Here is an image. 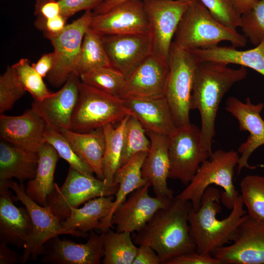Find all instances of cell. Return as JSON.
Instances as JSON below:
<instances>
[{
  "label": "cell",
  "mask_w": 264,
  "mask_h": 264,
  "mask_svg": "<svg viewBox=\"0 0 264 264\" xmlns=\"http://www.w3.org/2000/svg\"><path fill=\"white\" fill-rule=\"evenodd\" d=\"M46 124L32 108L22 114L9 116L0 114V139L24 149L38 152L45 142Z\"/></svg>",
  "instance_id": "d6986e66"
},
{
  "label": "cell",
  "mask_w": 264,
  "mask_h": 264,
  "mask_svg": "<svg viewBox=\"0 0 264 264\" xmlns=\"http://www.w3.org/2000/svg\"><path fill=\"white\" fill-rule=\"evenodd\" d=\"M123 99L125 107L146 132L170 136L176 132L177 127L164 96H129Z\"/></svg>",
  "instance_id": "44dd1931"
},
{
  "label": "cell",
  "mask_w": 264,
  "mask_h": 264,
  "mask_svg": "<svg viewBox=\"0 0 264 264\" xmlns=\"http://www.w3.org/2000/svg\"><path fill=\"white\" fill-rule=\"evenodd\" d=\"M111 66L126 76L151 54L148 34L103 36Z\"/></svg>",
  "instance_id": "7402d4cb"
},
{
  "label": "cell",
  "mask_w": 264,
  "mask_h": 264,
  "mask_svg": "<svg viewBox=\"0 0 264 264\" xmlns=\"http://www.w3.org/2000/svg\"><path fill=\"white\" fill-rule=\"evenodd\" d=\"M79 77L83 83L119 97L126 78L124 74L112 66L94 68L81 74Z\"/></svg>",
  "instance_id": "e575fe53"
},
{
  "label": "cell",
  "mask_w": 264,
  "mask_h": 264,
  "mask_svg": "<svg viewBox=\"0 0 264 264\" xmlns=\"http://www.w3.org/2000/svg\"><path fill=\"white\" fill-rule=\"evenodd\" d=\"M169 140V178L187 185L212 154L201 146L200 128L191 123L178 127Z\"/></svg>",
  "instance_id": "8fae6325"
},
{
  "label": "cell",
  "mask_w": 264,
  "mask_h": 264,
  "mask_svg": "<svg viewBox=\"0 0 264 264\" xmlns=\"http://www.w3.org/2000/svg\"><path fill=\"white\" fill-rule=\"evenodd\" d=\"M240 27L255 46L264 39V0H256L252 7L241 15Z\"/></svg>",
  "instance_id": "f35d334b"
},
{
  "label": "cell",
  "mask_w": 264,
  "mask_h": 264,
  "mask_svg": "<svg viewBox=\"0 0 264 264\" xmlns=\"http://www.w3.org/2000/svg\"><path fill=\"white\" fill-rule=\"evenodd\" d=\"M143 1L148 21L151 54L168 63L170 48L178 25L193 1Z\"/></svg>",
  "instance_id": "30bf717a"
},
{
  "label": "cell",
  "mask_w": 264,
  "mask_h": 264,
  "mask_svg": "<svg viewBox=\"0 0 264 264\" xmlns=\"http://www.w3.org/2000/svg\"><path fill=\"white\" fill-rule=\"evenodd\" d=\"M146 133V130L140 123L130 114L124 129L120 167L136 154L149 152L151 142Z\"/></svg>",
  "instance_id": "d590c367"
},
{
  "label": "cell",
  "mask_w": 264,
  "mask_h": 264,
  "mask_svg": "<svg viewBox=\"0 0 264 264\" xmlns=\"http://www.w3.org/2000/svg\"><path fill=\"white\" fill-rule=\"evenodd\" d=\"M240 155L233 150H217L199 166L194 176L186 187L176 197L191 203L195 211L200 206L202 195L206 189L215 185L223 189L221 192V202L231 209L240 195L233 183L234 170Z\"/></svg>",
  "instance_id": "5b68a950"
},
{
  "label": "cell",
  "mask_w": 264,
  "mask_h": 264,
  "mask_svg": "<svg viewBox=\"0 0 264 264\" xmlns=\"http://www.w3.org/2000/svg\"><path fill=\"white\" fill-rule=\"evenodd\" d=\"M38 153V164L36 175L28 181L25 191L34 201L46 206L47 198L54 187V173L60 156L56 150L45 142Z\"/></svg>",
  "instance_id": "f1b7e54d"
},
{
  "label": "cell",
  "mask_w": 264,
  "mask_h": 264,
  "mask_svg": "<svg viewBox=\"0 0 264 264\" xmlns=\"http://www.w3.org/2000/svg\"><path fill=\"white\" fill-rule=\"evenodd\" d=\"M114 199L113 196L97 197L87 201L81 208H72L69 216L61 222L62 227L79 237L99 229L101 220L111 209Z\"/></svg>",
  "instance_id": "83f0119b"
},
{
  "label": "cell",
  "mask_w": 264,
  "mask_h": 264,
  "mask_svg": "<svg viewBox=\"0 0 264 264\" xmlns=\"http://www.w3.org/2000/svg\"><path fill=\"white\" fill-rule=\"evenodd\" d=\"M111 66L105 49L103 35L90 27L83 40L77 71L79 76L94 68Z\"/></svg>",
  "instance_id": "d6a6232c"
},
{
  "label": "cell",
  "mask_w": 264,
  "mask_h": 264,
  "mask_svg": "<svg viewBox=\"0 0 264 264\" xmlns=\"http://www.w3.org/2000/svg\"><path fill=\"white\" fill-rule=\"evenodd\" d=\"M67 19L61 14L47 19L37 18L35 25L44 33L56 34L65 28Z\"/></svg>",
  "instance_id": "f6af8a7d"
},
{
  "label": "cell",
  "mask_w": 264,
  "mask_h": 264,
  "mask_svg": "<svg viewBox=\"0 0 264 264\" xmlns=\"http://www.w3.org/2000/svg\"><path fill=\"white\" fill-rule=\"evenodd\" d=\"M8 180H0V240L23 248L32 234L33 226L29 212L13 203Z\"/></svg>",
  "instance_id": "603a6c76"
},
{
  "label": "cell",
  "mask_w": 264,
  "mask_h": 264,
  "mask_svg": "<svg viewBox=\"0 0 264 264\" xmlns=\"http://www.w3.org/2000/svg\"><path fill=\"white\" fill-rule=\"evenodd\" d=\"M58 0H36L34 14L37 18L47 19L61 14Z\"/></svg>",
  "instance_id": "ee69618b"
},
{
  "label": "cell",
  "mask_w": 264,
  "mask_h": 264,
  "mask_svg": "<svg viewBox=\"0 0 264 264\" xmlns=\"http://www.w3.org/2000/svg\"><path fill=\"white\" fill-rule=\"evenodd\" d=\"M232 46H216L190 51L199 62H215L233 64L249 67L264 77V39L253 48L240 50Z\"/></svg>",
  "instance_id": "d4e9b609"
},
{
  "label": "cell",
  "mask_w": 264,
  "mask_h": 264,
  "mask_svg": "<svg viewBox=\"0 0 264 264\" xmlns=\"http://www.w3.org/2000/svg\"><path fill=\"white\" fill-rule=\"evenodd\" d=\"M104 264H132L138 247L131 233L113 231L103 232Z\"/></svg>",
  "instance_id": "1f68e13d"
},
{
  "label": "cell",
  "mask_w": 264,
  "mask_h": 264,
  "mask_svg": "<svg viewBox=\"0 0 264 264\" xmlns=\"http://www.w3.org/2000/svg\"><path fill=\"white\" fill-rule=\"evenodd\" d=\"M11 66L17 81L34 100L41 101L52 94L28 59H21Z\"/></svg>",
  "instance_id": "74e56055"
},
{
  "label": "cell",
  "mask_w": 264,
  "mask_h": 264,
  "mask_svg": "<svg viewBox=\"0 0 264 264\" xmlns=\"http://www.w3.org/2000/svg\"><path fill=\"white\" fill-rule=\"evenodd\" d=\"M89 27L103 36L148 34L143 1H126L105 13L93 14Z\"/></svg>",
  "instance_id": "9a60e30c"
},
{
  "label": "cell",
  "mask_w": 264,
  "mask_h": 264,
  "mask_svg": "<svg viewBox=\"0 0 264 264\" xmlns=\"http://www.w3.org/2000/svg\"><path fill=\"white\" fill-rule=\"evenodd\" d=\"M149 181L132 192L114 211L111 224L117 232L132 233L140 230L159 209L173 199L149 194ZM175 198V197H174Z\"/></svg>",
  "instance_id": "5bb4252c"
},
{
  "label": "cell",
  "mask_w": 264,
  "mask_h": 264,
  "mask_svg": "<svg viewBox=\"0 0 264 264\" xmlns=\"http://www.w3.org/2000/svg\"><path fill=\"white\" fill-rule=\"evenodd\" d=\"M26 91L17 80L11 66H7L0 76V113L12 108Z\"/></svg>",
  "instance_id": "ab89813d"
},
{
  "label": "cell",
  "mask_w": 264,
  "mask_h": 264,
  "mask_svg": "<svg viewBox=\"0 0 264 264\" xmlns=\"http://www.w3.org/2000/svg\"><path fill=\"white\" fill-rule=\"evenodd\" d=\"M198 62L189 51L173 43L169 55V71L164 96L177 127L190 123V111L194 78Z\"/></svg>",
  "instance_id": "52a82bcc"
},
{
  "label": "cell",
  "mask_w": 264,
  "mask_h": 264,
  "mask_svg": "<svg viewBox=\"0 0 264 264\" xmlns=\"http://www.w3.org/2000/svg\"><path fill=\"white\" fill-rule=\"evenodd\" d=\"M80 82L79 76L73 73L58 91L41 101L34 100L32 108L42 117L47 126L59 131L63 129L70 130Z\"/></svg>",
  "instance_id": "ac0fdd59"
},
{
  "label": "cell",
  "mask_w": 264,
  "mask_h": 264,
  "mask_svg": "<svg viewBox=\"0 0 264 264\" xmlns=\"http://www.w3.org/2000/svg\"><path fill=\"white\" fill-rule=\"evenodd\" d=\"M131 0H105L97 7L92 10L93 14L96 15L105 13L116 5L123 2ZM187 1H194L195 0H185Z\"/></svg>",
  "instance_id": "681fc988"
},
{
  "label": "cell",
  "mask_w": 264,
  "mask_h": 264,
  "mask_svg": "<svg viewBox=\"0 0 264 264\" xmlns=\"http://www.w3.org/2000/svg\"><path fill=\"white\" fill-rule=\"evenodd\" d=\"M168 63L151 54L125 77L120 97L164 96Z\"/></svg>",
  "instance_id": "ffe728a7"
},
{
  "label": "cell",
  "mask_w": 264,
  "mask_h": 264,
  "mask_svg": "<svg viewBox=\"0 0 264 264\" xmlns=\"http://www.w3.org/2000/svg\"><path fill=\"white\" fill-rule=\"evenodd\" d=\"M150 149L142 165L143 177L151 183L155 196L172 199L174 192L168 186L170 171L169 136L146 132Z\"/></svg>",
  "instance_id": "cb8c5ba5"
},
{
  "label": "cell",
  "mask_w": 264,
  "mask_h": 264,
  "mask_svg": "<svg viewBox=\"0 0 264 264\" xmlns=\"http://www.w3.org/2000/svg\"><path fill=\"white\" fill-rule=\"evenodd\" d=\"M191 207L189 201L175 197L136 232L134 242L151 247L163 264L177 255L196 250L188 219Z\"/></svg>",
  "instance_id": "7a4b0ae2"
},
{
  "label": "cell",
  "mask_w": 264,
  "mask_h": 264,
  "mask_svg": "<svg viewBox=\"0 0 264 264\" xmlns=\"http://www.w3.org/2000/svg\"><path fill=\"white\" fill-rule=\"evenodd\" d=\"M41 255L42 262L47 264H99L104 256L103 233L91 231L84 243L54 237L44 245Z\"/></svg>",
  "instance_id": "e0dca14e"
},
{
  "label": "cell",
  "mask_w": 264,
  "mask_h": 264,
  "mask_svg": "<svg viewBox=\"0 0 264 264\" xmlns=\"http://www.w3.org/2000/svg\"><path fill=\"white\" fill-rule=\"evenodd\" d=\"M60 132L69 141L78 155L92 169L97 177L104 179L103 158L105 139L103 128L79 132L69 129Z\"/></svg>",
  "instance_id": "f546056e"
},
{
  "label": "cell",
  "mask_w": 264,
  "mask_h": 264,
  "mask_svg": "<svg viewBox=\"0 0 264 264\" xmlns=\"http://www.w3.org/2000/svg\"><path fill=\"white\" fill-rule=\"evenodd\" d=\"M212 255L222 264H264V224L247 214L232 243Z\"/></svg>",
  "instance_id": "4fadbf2b"
},
{
  "label": "cell",
  "mask_w": 264,
  "mask_h": 264,
  "mask_svg": "<svg viewBox=\"0 0 264 264\" xmlns=\"http://www.w3.org/2000/svg\"><path fill=\"white\" fill-rule=\"evenodd\" d=\"M104 0H58L61 14L68 19L83 10H93Z\"/></svg>",
  "instance_id": "7bdbcfd3"
},
{
  "label": "cell",
  "mask_w": 264,
  "mask_h": 264,
  "mask_svg": "<svg viewBox=\"0 0 264 264\" xmlns=\"http://www.w3.org/2000/svg\"><path fill=\"white\" fill-rule=\"evenodd\" d=\"M118 184L108 185L103 180L84 174L69 167L67 176L61 186L55 183L47 198V206L62 222L69 215L72 208L95 198L113 196Z\"/></svg>",
  "instance_id": "ba28073f"
},
{
  "label": "cell",
  "mask_w": 264,
  "mask_h": 264,
  "mask_svg": "<svg viewBox=\"0 0 264 264\" xmlns=\"http://www.w3.org/2000/svg\"><path fill=\"white\" fill-rule=\"evenodd\" d=\"M160 264L161 260L154 250L148 245H139L132 264Z\"/></svg>",
  "instance_id": "bcb514c9"
},
{
  "label": "cell",
  "mask_w": 264,
  "mask_h": 264,
  "mask_svg": "<svg viewBox=\"0 0 264 264\" xmlns=\"http://www.w3.org/2000/svg\"><path fill=\"white\" fill-rule=\"evenodd\" d=\"M38 153L0 142V180L17 179L20 183L33 179L38 164Z\"/></svg>",
  "instance_id": "484cf974"
},
{
  "label": "cell",
  "mask_w": 264,
  "mask_h": 264,
  "mask_svg": "<svg viewBox=\"0 0 264 264\" xmlns=\"http://www.w3.org/2000/svg\"><path fill=\"white\" fill-rule=\"evenodd\" d=\"M92 17V10L86 11L78 19L66 24L60 32L44 33L54 48V65L46 76L52 86L58 88L64 85L73 73L79 76L77 66L81 45Z\"/></svg>",
  "instance_id": "9c48e42d"
},
{
  "label": "cell",
  "mask_w": 264,
  "mask_h": 264,
  "mask_svg": "<svg viewBox=\"0 0 264 264\" xmlns=\"http://www.w3.org/2000/svg\"><path fill=\"white\" fill-rule=\"evenodd\" d=\"M8 183L17 199L28 210L33 226L32 234L25 243L20 263L24 264L30 259L35 260L41 255L44 245L54 237L63 234L79 237L77 233L63 227L61 221L48 207L42 206L29 197L23 183L19 184L12 179L8 180Z\"/></svg>",
  "instance_id": "7c38bea8"
},
{
  "label": "cell",
  "mask_w": 264,
  "mask_h": 264,
  "mask_svg": "<svg viewBox=\"0 0 264 264\" xmlns=\"http://www.w3.org/2000/svg\"><path fill=\"white\" fill-rule=\"evenodd\" d=\"M55 62L53 52L45 53L35 63L31 64L33 68L43 78L46 77L53 68Z\"/></svg>",
  "instance_id": "7dc6e473"
},
{
  "label": "cell",
  "mask_w": 264,
  "mask_h": 264,
  "mask_svg": "<svg viewBox=\"0 0 264 264\" xmlns=\"http://www.w3.org/2000/svg\"><path fill=\"white\" fill-rule=\"evenodd\" d=\"M212 16L224 25L237 30L240 27L241 15L229 0H198Z\"/></svg>",
  "instance_id": "60d3db41"
},
{
  "label": "cell",
  "mask_w": 264,
  "mask_h": 264,
  "mask_svg": "<svg viewBox=\"0 0 264 264\" xmlns=\"http://www.w3.org/2000/svg\"><path fill=\"white\" fill-rule=\"evenodd\" d=\"M221 192L209 186L202 195L199 208L192 206L188 213L190 233L196 247L202 253L212 254L217 249L232 242L237 229L247 216L240 195L229 216L220 220L217 214L221 211Z\"/></svg>",
  "instance_id": "3957f363"
},
{
  "label": "cell",
  "mask_w": 264,
  "mask_h": 264,
  "mask_svg": "<svg viewBox=\"0 0 264 264\" xmlns=\"http://www.w3.org/2000/svg\"><path fill=\"white\" fill-rule=\"evenodd\" d=\"M237 11L242 15L250 9L256 0H229Z\"/></svg>",
  "instance_id": "f907efd6"
},
{
  "label": "cell",
  "mask_w": 264,
  "mask_h": 264,
  "mask_svg": "<svg viewBox=\"0 0 264 264\" xmlns=\"http://www.w3.org/2000/svg\"><path fill=\"white\" fill-rule=\"evenodd\" d=\"M165 264H222L212 254L202 253L196 250L177 255Z\"/></svg>",
  "instance_id": "b9f144b4"
},
{
  "label": "cell",
  "mask_w": 264,
  "mask_h": 264,
  "mask_svg": "<svg viewBox=\"0 0 264 264\" xmlns=\"http://www.w3.org/2000/svg\"><path fill=\"white\" fill-rule=\"evenodd\" d=\"M44 139L56 150L60 157L69 164V167L84 174L94 176L92 169L78 155L69 141L60 131L46 125Z\"/></svg>",
  "instance_id": "8d00e7d4"
},
{
  "label": "cell",
  "mask_w": 264,
  "mask_h": 264,
  "mask_svg": "<svg viewBox=\"0 0 264 264\" xmlns=\"http://www.w3.org/2000/svg\"><path fill=\"white\" fill-rule=\"evenodd\" d=\"M223 41L242 47L247 39L237 30L231 29L216 20L198 0L192 1L178 25L173 43L187 51L207 49Z\"/></svg>",
  "instance_id": "277c9868"
},
{
  "label": "cell",
  "mask_w": 264,
  "mask_h": 264,
  "mask_svg": "<svg viewBox=\"0 0 264 264\" xmlns=\"http://www.w3.org/2000/svg\"><path fill=\"white\" fill-rule=\"evenodd\" d=\"M246 67L231 68L223 63L203 62L196 69L191 99V109L198 110L201 119V143L210 154L215 135V121L220 103L231 87L245 79Z\"/></svg>",
  "instance_id": "6da1fadb"
},
{
  "label": "cell",
  "mask_w": 264,
  "mask_h": 264,
  "mask_svg": "<svg viewBox=\"0 0 264 264\" xmlns=\"http://www.w3.org/2000/svg\"><path fill=\"white\" fill-rule=\"evenodd\" d=\"M264 107L262 103L253 104L249 97L242 102L236 97H229L225 109L238 121L241 131L249 133L246 140L238 149L240 157L238 174L243 168H250L248 160L252 154L264 145V120L261 115Z\"/></svg>",
  "instance_id": "2e32d148"
},
{
  "label": "cell",
  "mask_w": 264,
  "mask_h": 264,
  "mask_svg": "<svg viewBox=\"0 0 264 264\" xmlns=\"http://www.w3.org/2000/svg\"><path fill=\"white\" fill-rule=\"evenodd\" d=\"M241 197L248 216L264 224V176H245L240 182Z\"/></svg>",
  "instance_id": "836d02e7"
},
{
  "label": "cell",
  "mask_w": 264,
  "mask_h": 264,
  "mask_svg": "<svg viewBox=\"0 0 264 264\" xmlns=\"http://www.w3.org/2000/svg\"><path fill=\"white\" fill-rule=\"evenodd\" d=\"M7 243L0 242V264H13L20 262L21 258Z\"/></svg>",
  "instance_id": "c3c4849f"
},
{
  "label": "cell",
  "mask_w": 264,
  "mask_h": 264,
  "mask_svg": "<svg viewBox=\"0 0 264 264\" xmlns=\"http://www.w3.org/2000/svg\"></svg>",
  "instance_id": "816d5d0a"
},
{
  "label": "cell",
  "mask_w": 264,
  "mask_h": 264,
  "mask_svg": "<svg viewBox=\"0 0 264 264\" xmlns=\"http://www.w3.org/2000/svg\"><path fill=\"white\" fill-rule=\"evenodd\" d=\"M148 153H139L120 167L114 176V182L118 184L111 209L101 222L99 229L106 231L112 226V215L117 208L137 189L145 185L148 181L142 175L141 169Z\"/></svg>",
  "instance_id": "4316f807"
},
{
  "label": "cell",
  "mask_w": 264,
  "mask_h": 264,
  "mask_svg": "<svg viewBox=\"0 0 264 264\" xmlns=\"http://www.w3.org/2000/svg\"><path fill=\"white\" fill-rule=\"evenodd\" d=\"M129 115L122 119L116 127L111 124L103 127L105 139L103 158V180L109 186L116 184L114 182V178L120 167L124 132Z\"/></svg>",
  "instance_id": "4dcf8cb0"
},
{
  "label": "cell",
  "mask_w": 264,
  "mask_h": 264,
  "mask_svg": "<svg viewBox=\"0 0 264 264\" xmlns=\"http://www.w3.org/2000/svg\"><path fill=\"white\" fill-rule=\"evenodd\" d=\"M130 114L123 99L81 81L70 130L79 132H89L108 124L119 123Z\"/></svg>",
  "instance_id": "8992f818"
}]
</instances>
